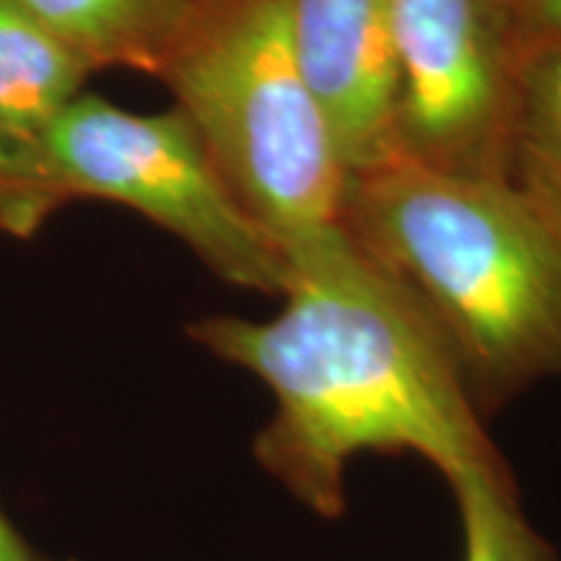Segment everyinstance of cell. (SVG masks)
I'll return each mask as SVG.
<instances>
[{
	"label": "cell",
	"mask_w": 561,
	"mask_h": 561,
	"mask_svg": "<svg viewBox=\"0 0 561 561\" xmlns=\"http://www.w3.org/2000/svg\"><path fill=\"white\" fill-rule=\"evenodd\" d=\"M66 206L37 151L24 149L0 128V234L30 240Z\"/></svg>",
	"instance_id": "8fae6325"
},
{
	"label": "cell",
	"mask_w": 561,
	"mask_h": 561,
	"mask_svg": "<svg viewBox=\"0 0 561 561\" xmlns=\"http://www.w3.org/2000/svg\"><path fill=\"white\" fill-rule=\"evenodd\" d=\"M30 561H53V559H45V557H37V553H34V557L30 559Z\"/></svg>",
	"instance_id": "5bb4252c"
},
{
	"label": "cell",
	"mask_w": 561,
	"mask_h": 561,
	"mask_svg": "<svg viewBox=\"0 0 561 561\" xmlns=\"http://www.w3.org/2000/svg\"><path fill=\"white\" fill-rule=\"evenodd\" d=\"M159 81L286 261L339 234L348 172L294 50L291 0H193Z\"/></svg>",
	"instance_id": "3957f363"
},
{
	"label": "cell",
	"mask_w": 561,
	"mask_h": 561,
	"mask_svg": "<svg viewBox=\"0 0 561 561\" xmlns=\"http://www.w3.org/2000/svg\"><path fill=\"white\" fill-rule=\"evenodd\" d=\"M91 73L133 68L159 79L193 0H13Z\"/></svg>",
	"instance_id": "52a82bcc"
},
{
	"label": "cell",
	"mask_w": 561,
	"mask_h": 561,
	"mask_svg": "<svg viewBox=\"0 0 561 561\" xmlns=\"http://www.w3.org/2000/svg\"><path fill=\"white\" fill-rule=\"evenodd\" d=\"M533 39H561V0H520Z\"/></svg>",
	"instance_id": "7c38bea8"
},
{
	"label": "cell",
	"mask_w": 561,
	"mask_h": 561,
	"mask_svg": "<svg viewBox=\"0 0 561 561\" xmlns=\"http://www.w3.org/2000/svg\"><path fill=\"white\" fill-rule=\"evenodd\" d=\"M91 70L53 39L13 0H0V128L37 151L55 117L68 107Z\"/></svg>",
	"instance_id": "ba28073f"
},
{
	"label": "cell",
	"mask_w": 561,
	"mask_h": 561,
	"mask_svg": "<svg viewBox=\"0 0 561 561\" xmlns=\"http://www.w3.org/2000/svg\"><path fill=\"white\" fill-rule=\"evenodd\" d=\"M341 224L430 320L483 416L561 380V229L507 180L396 159L348 178Z\"/></svg>",
	"instance_id": "7a4b0ae2"
},
{
	"label": "cell",
	"mask_w": 561,
	"mask_h": 561,
	"mask_svg": "<svg viewBox=\"0 0 561 561\" xmlns=\"http://www.w3.org/2000/svg\"><path fill=\"white\" fill-rule=\"evenodd\" d=\"M291 34L348 178L401 159L392 0H291Z\"/></svg>",
	"instance_id": "8992f818"
},
{
	"label": "cell",
	"mask_w": 561,
	"mask_h": 561,
	"mask_svg": "<svg viewBox=\"0 0 561 561\" xmlns=\"http://www.w3.org/2000/svg\"><path fill=\"white\" fill-rule=\"evenodd\" d=\"M504 180L561 229V39H533L525 55Z\"/></svg>",
	"instance_id": "9c48e42d"
},
{
	"label": "cell",
	"mask_w": 561,
	"mask_h": 561,
	"mask_svg": "<svg viewBox=\"0 0 561 561\" xmlns=\"http://www.w3.org/2000/svg\"><path fill=\"white\" fill-rule=\"evenodd\" d=\"M39 157L66 203L91 198L138 210L185 242L229 286L278 294L291 265L250 219L182 112H130L81 94L55 117Z\"/></svg>",
	"instance_id": "277c9868"
},
{
	"label": "cell",
	"mask_w": 561,
	"mask_h": 561,
	"mask_svg": "<svg viewBox=\"0 0 561 561\" xmlns=\"http://www.w3.org/2000/svg\"><path fill=\"white\" fill-rule=\"evenodd\" d=\"M32 557L34 551L19 536V530L13 528L9 517L3 515V510H0V561H30Z\"/></svg>",
	"instance_id": "4fadbf2b"
},
{
	"label": "cell",
	"mask_w": 561,
	"mask_h": 561,
	"mask_svg": "<svg viewBox=\"0 0 561 561\" xmlns=\"http://www.w3.org/2000/svg\"><path fill=\"white\" fill-rule=\"evenodd\" d=\"M271 320L216 314L187 335L268 385L276 411L252 453L325 520L346 512L356 455L413 453L450 486L512 476L450 351L346 229L291 257Z\"/></svg>",
	"instance_id": "6da1fadb"
},
{
	"label": "cell",
	"mask_w": 561,
	"mask_h": 561,
	"mask_svg": "<svg viewBox=\"0 0 561 561\" xmlns=\"http://www.w3.org/2000/svg\"><path fill=\"white\" fill-rule=\"evenodd\" d=\"M401 159L504 180L533 42L520 0H392Z\"/></svg>",
	"instance_id": "5b68a950"
},
{
	"label": "cell",
	"mask_w": 561,
	"mask_h": 561,
	"mask_svg": "<svg viewBox=\"0 0 561 561\" xmlns=\"http://www.w3.org/2000/svg\"><path fill=\"white\" fill-rule=\"evenodd\" d=\"M462 525V561H559L525 517L512 476L453 486Z\"/></svg>",
	"instance_id": "30bf717a"
}]
</instances>
